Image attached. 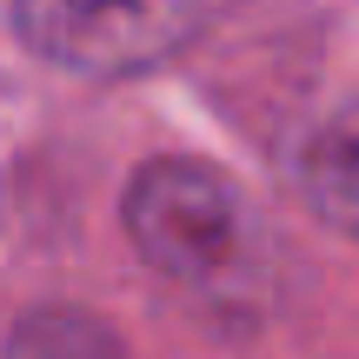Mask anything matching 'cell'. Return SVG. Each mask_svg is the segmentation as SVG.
Returning a JSON list of instances; mask_svg holds the SVG:
<instances>
[{
	"label": "cell",
	"instance_id": "obj_1",
	"mask_svg": "<svg viewBox=\"0 0 359 359\" xmlns=\"http://www.w3.org/2000/svg\"><path fill=\"white\" fill-rule=\"evenodd\" d=\"M127 233L154 273L180 286H219L246 259L253 219L233 180L206 160H154L127 187Z\"/></svg>",
	"mask_w": 359,
	"mask_h": 359
},
{
	"label": "cell",
	"instance_id": "obj_2",
	"mask_svg": "<svg viewBox=\"0 0 359 359\" xmlns=\"http://www.w3.org/2000/svg\"><path fill=\"white\" fill-rule=\"evenodd\" d=\"M34 53L74 74H140L193 40L200 0H13Z\"/></svg>",
	"mask_w": 359,
	"mask_h": 359
},
{
	"label": "cell",
	"instance_id": "obj_3",
	"mask_svg": "<svg viewBox=\"0 0 359 359\" xmlns=\"http://www.w3.org/2000/svg\"><path fill=\"white\" fill-rule=\"evenodd\" d=\"M299 187H306L320 219H333L339 233L359 240V120H333V127H320L306 140Z\"/></svg>",
	"mask_w": 359,
	"mask_h": 359
}]
</instances>
